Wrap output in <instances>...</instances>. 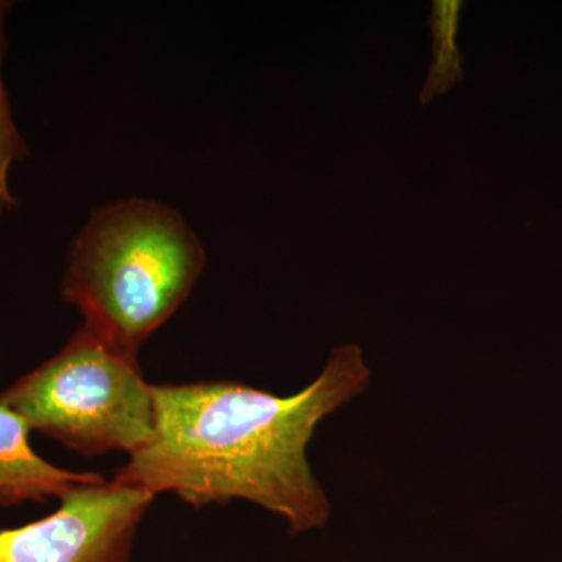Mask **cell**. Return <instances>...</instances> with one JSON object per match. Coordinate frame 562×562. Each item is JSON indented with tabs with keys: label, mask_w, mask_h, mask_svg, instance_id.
<instances>
[{
	"label": "cell",
	"mask_w": 562,
	"mask_h": 562,
	"mask_svg": "<svg viewBox=\"0 0 562 562\" xmlns=\"http://www.w3.org/2000/svg\"><path fill=\"white\" fill-rule=\"evenodd\" d=\"M154 498L105 480L81 484L50 516L0 530V562H128Z\"/></svg>",
	"instance_id": "cell-4"
},
{
	"label": "cell",
	"mask_w": 562,
	"mask_h": 562,
	"mask_svg": "<svg viewBox=\"0 0 562 562\" xmlns=\"http://www.w3.org/2000/svg\"><path fill=\"white\" fill-rule=\"evenodd\" d=\"M0 405L29 430L88 458L109 452L131 457L154 432V394L138 355L87 325L57 355L0 392Z\"/></svg>",
	"instance_id": "cell-3"
},
{
	"label": "cell",
	"mask_w": 562,
	"mask_h": 562,
	"mask_svg": "<svg viewBox=\"0 0 562 562\" xmlns=\"http://www.w3.org/2000/svg\"><path fill=\"white\" fill-rule=\"evenodd\" d=\"M9 9V3L0 2V216L16 206L9 188V173L11 166L27 154L24 139L11 116L9 95L2 80V60L7 47L5 14Z\"/></svg>",
	"instance_id": "cell-7"
},
{
	"label": "cell",
	"mask_w": 562,
	"mask_h": 562,
	"mask_svg": "<svg viewBox=\"0 0 562 562\" xmlns=\"http://www.w3.org/2000/svg\"><path fill=\"white\" fill-rule=\"evenodd\" d=\"M25 422L0 405V509L61 498L70 491L102 482V475L70 472L41 458L29 441Z\"/></svg>",
	"instance_id": "cell-5"
},
{
	"label": "cell",
	"mask_w": 562,
	"mask_h": 562,
	"mask_svg": "<svg viewBox=\"0 0 562 562\" xmlns=\"http://www.w3.org/2000/svg\"><path fill=\"white\" fill-rule=\"evenodd\" d=\"M371 369L357 344L335 347L319 376L288 397L238 382L151 384L155 425L111 482L195 508L246 501L277 514L291 536L330 519L306 447L328 414L360 395Z\"/></svg>",
	"instance_id": "cell-1"
},
{
	"label": "cell",
	"mask_w": 562,
	"mask_h": 562,
	"mask_svg": "<svg viewBox=\"0 0 562 562\" xmlns=\"http://www.w3.org/2000/svg\"><path fill=\"white\" fill-rule=\"evenodd\" d=\"M461 0H435L427 24L431 31L432 58L419 101L427 105L435 95H442L464 81V58L457 44L460 31Z\"/></svg>",
	"instance_id": "cell-6"
},
{
	"label": "cell",
	"mask_w": 562,
	"mask_h": 562,
	"mask_svg": "<svg viewBox=\"0 0 562 562\" xmlns=\"http://www.w3.org/2000/svg\"><path fill=\"white\" fill-rule=\"evenodd\" d=\"M203 266L205 250L176 210L122 199L92 211L74 239L61 297L92 331L138 355L187 301Z\"/></svg>",
	"instance_id": "cell-2"
}]
</instances>
